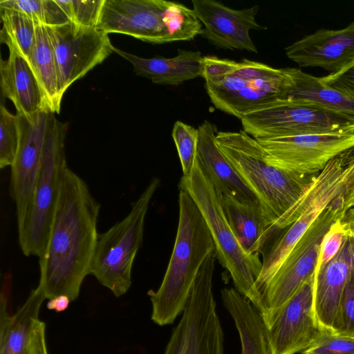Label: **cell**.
I'll return each mask as SVG.
<instances>
[{"mask_svg":"<svg viewBox=\"0 0 354 354\" xmlns=\"http://www.w3.org/2000/svg\"><path fill=\"white\" fill-rule=\"evenodd\" d=\"M100 209L86 182L67 167L47 244L39 258L38 286L46 299L66 295L72 301L77 298L90 274Z\"/></svg>","mask_w":354,"mask_h":354,"instance_id":"1","label":"cell"},{"mask_svg":"<svg viewBox=\"0 0 354 354\" xmlns=\"http://www.w3.org/2000/svg\"><path fill=\"white\" fill-rule=\"evenodd\" d=\"M179 218L173 251L162 283L149 295L151 319L171 324L183 312L198 271L215 245L207 223L192 197L179 192Z\"/></svg>","mask_w":354,"mask_h":354,"instance_id":"2","label":"cell"},{"mask_svg":"<svg viewBox=\"0 0 354 354\" xmlns=\"http://www.w3.org/2000/svg\"><path fill=\"white\" fill-rule=\"evenodd\" d=\"M215 142L274 225L296 205L316 176H302L270 165L259 142L243 129L218 131Z\"/></svg>","mask_w":354,"mask_h":354,"instance_id":"3","label":"cell"},{"mask_svg":"<svg viewBox=\"0 0 354 354\" xmlns=\"http://www.w3.org/2000/svg\"><path fill=\"white\" fill-rule=\"evenodd\" d=\"M179 189L194 200L213 238L216 259L230 273L235 289L247 298L262 315L265 306L256 281L262 270L259 255L245 252L225 216L220 194L206 176L198 160L189 176H183Z\"/></svg>","mask_w":354,"mask_h":354,"instance_id":"4","label":"cell"},{"mask_svg":"<svg viewBox=\"0 0 354 354\" xmlns=\"http://www.w3.org/2000/svg\"><path fill=\"white\" fill-rule=\"evenodd\" d=\"M96 28L151 44L189 41L203 25L194 10L165 0H104Z\"/></svg>","mask_w":354,"mask_h":354,"instance_id":"5","label":"cell"},{"mask_svg":"<svg viewBox=\"0 0 354 354\" xmlns=\"http://www.w3.org/2000/svg\"><path fill=\"white\" fill-rule=\"evenodd\" d=\"M159 184L160 179L153 178L131 203L129 214L98 234L90 274L115 297L125 294L131 285L132 268L142 242L145 217Z\"/></svg>","mask_w":354,"mask_h":354,"instance_id":"6","label":"cell"},{"mask_svg":"<svg viewBox=\"0 0 354 354\" xmlns=\"http://www.w3.org/2000/svg\"><path fill=\"white\" fill-rule=\"evenodd\" d=\"M294 82L285 68L243 59L225 75L205 81L214 106L239 119L245 113L286 99Z\"/></svg>","mask_w":354,"mask_h":354,"instance_id":"7","label":"cell"},{"mask_svg":"<svg viewBox=\"0 0 354 354\" xmlns=\"http://www.w3.org/2000/svg\"><path fill=\"white\" fill-rule=\"evenodd\" d=\"M68 124L49 117L43 153L30 214L18 230L20 248L26 257L39 258L44 253L61 188L68 167L64 140Z\"/></svg>","mask_w":354,"mask_h":354,"instance_id":"8","label":"cell"},{"mask_svg":"<svg viewBox=\"0 0 354 354\" xmlns=\"http://www.w3.org/2000/svg\"><path fill=\"white\" fill-rule=\"evenodd\" d=\"M243 130L256 140L353 134L354 120L308 101L286 98L244 114Z\"/></svg>","mask_w":354,"mask_h":354,"instance_id":"9","label":"cell"},{"mask_svg":"<svg viewBox=\"0 0 354 354\" xmlns=\"http://www.w3.org/2000/svg\"><path fill=\"white\" fill-rule=\"evenodd\" d=\"M216 251L203 261L164 354H224V334L213 293Z\"/></svg>","mask_w":354,"mask_h":354,"instance_id":"10","label":"cell"},{"mask_svg":"<svg viewBox=\"0 0 354 354\" xmlns=\"http://www.w3.org/2000/svg\"><path fill=\"white\" fill-rule=\"evenodd\" d=\"M344 196L330 204L314 221L261 290L266 322L295 294L316 270L323 238L344 214Z\"/></svg>","mask_w":354,"mask_h":354,"instance_id":"11","label":"cell"},{"mask_svg":"<svg viewBox=\"0 0 354 354\" xmlns=\"http://www.w3.org/2000/svg\"><path fill=\"white\" fill-rule=\"evenodd\" d=\"M46 29L55 59L58 91L62 98L73 83L113 52V46L108 34L97 28L79 26L69 21Z\"/></svg>","mask_w":354,"mask_h":354,"instance_id":"12","label":"cell"},{"mask_svg":"<svg viewBox=\"0 0 354 354\" xmlns=\"http://www.w3.org/2000/svg\"><path fill=\"white\" fill-rule=\"evenodd\" d=\"M315 272L268 320L264 322L270 354L302 353L328 330L314 310Z\"/></svg>","mask_w":354,"mask_h":354,"instance_id":"13","label":"cell"},{"mask_svg":"<svg viewBox=\"0 0 354 354\" xmlns=\"http://www.w3.org/2000/svg\"><path fill=\"white\" fill-rule=\"evenodd\" d=\"M270 165L302 176H315L335 156L354 147L353 134L306 135L257 140Z\"/></svg>","mask_w":354,"mask_h":354,"instance_id":"14","label":"cell"},{"mask_svg":"<svg viewBox=\"0 0 354 354\" xmlns=\"http://www.w3.org/2000/svg\"><path fill=\"white\" fill-rule=\"evenodd\" d=\"M50 112L41 111L32 122L19 115L21 136L11 167L10 192L15 203L19 230L28 218L34 201L37 176Z\"/></svg>","mask_w":354,"mask_h":354,"instance_id":"15","label":"cell"},{"mask_svg":"<svg viewBox=\"0 0 354 354\" xmlns=\"http://www.w3.org/2000/svg\"><path fill=\"white\" fill-rule=\"evenodd\" d=\"M196 17L203 25L200 35L218 48L245 50L257 53L251 30H266L259 24L256 16L259 6L234 10L214 0H192Z\"/></svg>","mask_w":354,"mask_h":354,"instance_id":"16","label":"cell"},{"mask_svg":"<svg viewBox=\"0 0 354 354\" xmlns=\"http://www.w3.org/2000/svg\"><path fill=\"white\" fill-rule=\"evenodd\" d=\"M301 67H320L333 73L354 58V21L339 30L319 29L285 48Z\"/></svg>","mask_w":354,"mask_h":354,"instance_id":"17","label":"cell"},{"mask_svg":"<svg viewBox=\"0 0 354 354\" xmlns=\"http://www.w3.org/2000/svg\"><path fill=\"white\" fill-rule=\"evenodd\" d=\"M354 274V239L347 234L338 253L316 270L314 310L319 324L333 331L341 298Z\"/></svg>","mask_w":354,"mask_h":354,"instance_id":"18","label":"cell"},{"mask_svg":"<svg viewBox=\"0 0 354 354\" xmlns=\"http://www.w3.org/2000/svg\"><path fill=\"white\" fill-rule=\"evenodd\" d=\"M198 130V160L215 189L222 196H232L245 203L261 205L217 146L216 127L205 120Z\"/></svg>","mask_w":354,"mask_h":354,"instance_id":"19","label":"cell"},{"mask_svg":"<svg viewBox=\"0 0 354 354\" xmlns=\"http://www.w3.org/2000/svg\"><path fill=\"white\" fill-rule=\"evenodd\" d=\"M12 277L4 275L1 293L0 354H28L32 335L46 299L41 288L32 290L24 304L12 315L8 312Z\"/></svg>","mask_w":354,"mask_h":354,"instance_id":"20","label":"cell"},{"mask_svg":"<svg viewBox=\"0 0 354 354\" xmlns=\"http://www.w3.org/2000/svg\"><path fill=\"white\" fill-rule=\"evenodd\" d=\"M0 75L2 95L12 102L17 115L32 122L38 113L48 111L37 80L24 57L9 50L8 58L0 62Z\"/></svg>","mask_w":354,"mask_h":354,"instance_id":"21","label":"cell"},{"mask_svg":"<svg viewBox=\"0 0 354 354\" xmlns=\"http://www.w3.org/2000/svg\"><path fill=\"white\" fill-rule=\"evenodd\" d=\"M221 198L227 220L243 250L263 254L279 232L274 221L261 205L243 203L232 196Z\"/></svg>","mask_w":354,"mask_h":354,"instance_id":"22","label":"cell"},{"mask_svg":"<svg viewBox=\"0 0 354 354\" xmlns=\"http://www.w3.org/2000/svg\"><path fill=\"white\" fill-rule=\"evenodd\" d=\"M113 50L133 65L136 75L149 79L154 84L178 85L203 77V56L200 51L178 49L174 57L143 58L114 46Z\"/></svg>","mask_w":354,"mask_h":354,"instance_id":"23","label":"cell"},{"mask_svg":"<svg viewBox=\"0 0 354 354\" xmlns=\"http://www.w3.org/2000/svg\"><path fill=\"white\" fill-rule=\"evenodd\" d=\"M221 298L237 329L241 354H270L266 328L259 310L235 288L223 289Z\"/></svg>","mask_w":354,"mask_h":354,"instance_id":"24","label":"cell"},{"mask_svg":"<svg viewBox=\"0 0 354 354\" xmlns=\"http://www.w3.org/2000/svg\"><path fill=\"white\" fill-rule=\"evenodd\" d=\"M294 82L286 98L301 100L354 120V98L335 90L320 78L295 68H286Z\"/></svg>","mask_w":354,"mask_h":354,"instance_id":"25","label":"cell"},{"mask_svg":"<svg viewBox=\"0 0 354 354\" xmlns=\"http://www.w3.org/2000/svg\"><path fill=\"white\" fill-rule=\"evenodd\" d=\"M29 64L41 88L46 109L59 113L62 97L58 91V78L53 50L46 27L37 24L35 41Z\"/></svg>","mask_w":354,"mask_h":354,"instance_id":"26","label":"cell"},{"mask_svg":"<svg viewBox=\"0 0 354 354\" xmlns=\"http://www.w3.org/2000/svg\"><path fill=\"white\" fill-rule=\"evenodd\" d=\"M1 42L24 57L29 64L35 41L37 24L17 10L0 8Z\"/></svg>","mask_w":354,"mask_h":354,"instance_id":"27","label":"cell"},{"mask_svg":"<svg viewBox=\"0 0 354 354\" xmlns=\"http://www.w3.org/2000/svg\"><path fill=\"white\" fill-rule=\"evenodd\" d=\"M0 8L21 12L37 24L54 27L69 22L55 0H1Z\"/></svg>","mask_w":354,"mask_h":354,"instance_id":"28","label":"cell"},{"mask_svg":"<svg viewBox=\"0 0 354 354\" xmlns=\"http://www.w3.org/2000/svg\"><path fill=\"white\" fill-rule=\"evenodd\" d=\"M21 136L20 118L1 104L0 108V167H11L15 160Z\"/></svg>","mask_w":354,"mask_h":354,"instance_id":"29","label":"cell"},{"mask_svg":"<svg viewBox=\"0 0 354 354\" xmlns=\"http://www.w3.org/2000/svg\"><path fill=\"white\" fill-rule=\"evenodd\" d=\"M184 176H189L198 158V130L181 121H176L172 129Z\"/></svg>","mask_w":354,"mask_h":354,"instance_id":"30","label":"cell"},{"mask_svg":"<svg viewBox=\"0 0 354 354\" xmlns=\"http://www.w3.org/2000/svg\"><path fill=\"white\" fill-rule=\"evenodd\" d=\"M68 21L79 26L96 28L104 0H55Z\"/></svg>","mask_w":354,"mask_h":354,"instance_id":"31","label":"cell"},{"mask_svg":"<svg viewBox=\"0 0 354 354\" xmlns=\"http://www.w3.org/2000/svg\"><path fill=\"white\" fill-rule=\"evenodd\" d=\"M332 332L354 338V274L344 290Z\"/></svg>","mask_w":354,"mask_h":354,"instance_id":"32","label":"cell"},{"mask_svg":"<svg viewBox=\"0 0 354 354\" xmlns=\"http://www.w3.org/2000/svg\"><path fill=\"white\" fill-rule=\"evenodd\" d=\"M301 354H354V338L326 330L316 342Z\"/></svg>","mask_w":354,"mask_h":354,"instance_id":"33","label":"cell"},{"mask_svg":"<svg viewBox=\"0 0 354 354\" xmlns=\"http://www.w3.org/2000/svg\"><path fill=\"white\" fill-rule=\"evenodd\" d=\"M346 236V230L339 217L323 238L316 270L322 268L338 253Z\"/></svg>","mask_w":354,"mask_h":354,"instance_id":"34","label":"cell"},{"mask_svg":"<svg viewBox=\"0 0 354 354\" xmlns=\"http://www.w3.org/2000/svg\"><path fill=\"white\" fill-rule=\"evenodd\" d=\"M319 78L326 86L354 98V58L338 71Z\"/></svg>","mask_w":354,"mask_h":354,"instance_id":"35","label":"cell"},{"mask_svg":"<svg viewBox=\"0 0 354 354\" xmlns=\"http://www.w3.org/2000/svg\"><path fill=\"white\" fill-rule=\"evenodd\" d=\"M28 354H48L45 324L39 319L37 322L33 330Z\"/></svg>","mask_w":354,"mask_h":354,"instance_id":"36","label":"cell"},{"mask_svg":"<svg viewBox=\"0 0 354 354\" xmlns=\"http://www.w3.org/2000/svg\"><path fill=\"white\" fill-rule=\"evenodd\" d=\"M70 301L71 300L67 296L59 295L49 299L47 303V308L56 312H62L68 308Z\"/></svg>","mask_w":354,"mask_h":354,"instance_id":"37","label":"cell"},{"mask_svg":"<svg viewBox=\"0 0 354 354\" xmlns=\"http://www.w3.org/2000/svg\"><path fill=\"white\" fill-rule=\"evenodd\" d=\"M354 207V180L350 186V187L348 189L345 196H344V214L345 212H346L348 209L352 208Z\"/></svg>","mask_w":354,"mask_h":354,"instance_id":"38","label":"cell"}]
</instances>
